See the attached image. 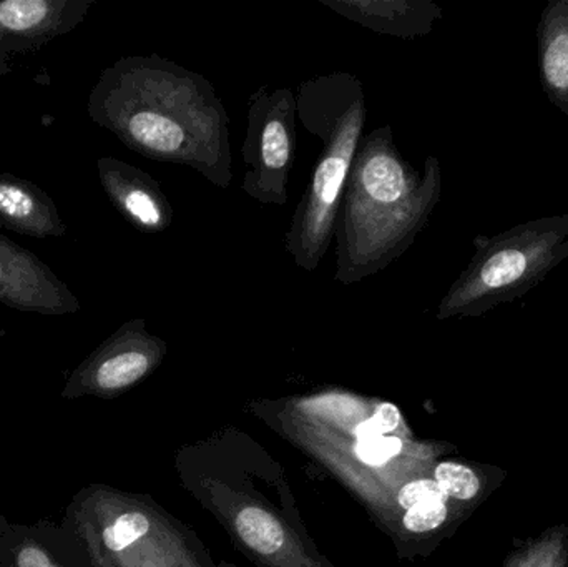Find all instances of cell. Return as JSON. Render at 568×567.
<instances>
[{
    "label": "cell",
    "instance_id": "8",
    "mask_svg": "<svg viewBox=\"0 0 568 567\" xmlns=\"http://www.w3.org/2000/svg\"><path fill=\"white\" fill-rule=\"evenodd\" d=\"M95 0H0V77L10 59L37 52L57 37L75 30Z\"/></svg>",
    "mask_w": 568,
    "mask_h": 567
},
{
    "label": "cell",
    "instance_id": "10",
    "mask_svg": "<svg viewBox=\"0 0 568 567\" xmlns=\"http://www.w3.org/2000/svg\"><path fill=\"white\" fill-rule=\"evenodd\" d=\"M97 170L110 203L136 232L156 235L172 226V203L152 175L113 156L99 159Z\"/></svg>",
    "mask_w": 568,
    "mask_h": 567
},
{
    "label": "cell",
    "instance_id": "11",
    "mask_svg": "<svg viewBox=\"0 0 568 567\" xmlns=\"http://www.w3.org/2000/svg\"><path fill=\"white\" fill-rule=\"evenodd\" d=\"M0 567H93L62 523L10 522L0 515Z\"/></svg>",
    "mask_w": 568,
    "mask_h": 567
},
{
    "label": "cell",
    "instance_id": "5",
    "mask_svg": "<svg viewBox=\"0 0 568 567\" xmlns=\"http://www.w3.org/2000/svg\"><path fill=\"white\" fill-rule=\"evenodd\" d=\"M63 528L93 567H156L160 522L145 502L105 485L80 489L63 512Z\"/></svg>",
    "mask_w": 568,
    "mask_h": 567
},
{
    "label": "cell",
    "instance_id": "21",
    "mask_svg": "<svg viewBox=\"0 0 568 567\" xmlns=\"http://www.w3.org/2000/svg\"><path fill=\"white\" fill-rule=\"evenodd\" d=\"M222 567H236L235 565H226V563H222Z\"/></svg>",
    "mask_w": 568,
    "mask_h": 567
},
{
    "label": "cell",
    "instance_id": "3",
    "mask_svg": "<svg viewBox=\"0 0 568 567\" xmlns=\"http://www.w3.org/2000/svg\"><path fill=\"white\" fill-rule=\"evenodd\" d=\"M294 95L297 120L321 140L323 149L283 245L297 269L314 272L336 233L341 200L364 136L366 93L354 73L336 72L303 80Z\"/></svg>",
    "mask_w": 568,
    "mask_h": 567
},
{
    "label": "cell",
    "instance_id": "19",
    "mask_svg": "<svg viewBox=\"0 0 568 567\" xmlns=\"http://www.w3.org/2000/svg\"><path fill=\"white\" fill-rule=\"evenodd\" d=\"M399 409H397L396 406L390 405V403H381V405L377 406L376 412H374V415L357 426L354 435L357 436V442L377 438V436H384L386 433L394 432V429L397 428V425H399Z\"/></svg>",
    "mask_w": 568,
    "mask_h": 567
},
{
    "label": "cell",
    "instance_id": "6",
    "mask_svg": "<svg viewBox=\"0 0 568 567\" xmlns=\"http://www.w3.org/2000/svg\"><path fill=\"white\" fill-rule=\"evenodd\" d=\"M296 95L291 89L262 85L250 95L242 146L246 165L242 190L263 205H286L297 149Z\"/></svg>",
    "mask_w": 568,
    "mask_h": 567
},
{
    "label": "cell",
    "instance_id": "18",
    "mask_svg": "<svg viewBox=\"0 0 568 567\" xmlns=\"http://www.w3.org/2000/svg\"><path fill=\"white\" fill-rule=\"evenodd\" d=\"M447 503L430 502L407 509L403 518L404 528L410 533H429L439 528L447 519Z\"/></svg>",
    "mask_w": 568,
    "mask_h": 567
},
{
    "label": "cell",
    "instance_id": "13",
    "mask_svg": "<svg viewBox=\"0 0 568 567\" xmlns=\"http://www.w3.org/2000/svg\"><path fill=\"white\" fill-rule=\"evenodd\" d=\"M0 226L32 239H62L65 223L52 196L39 185L0 172Z\"/></svg>",
    "mask_w": 568,
    "mask_h": 567
},
{
    "label": "cell",
    "instance_id": "16",
    "mask_svg": "<svg viewBox=\"0 0 568 567\" xmlns=\"http://www.w3.org/2000/svg\"><path fill=\"white\" fill-rule=\"evenodd\" d=\"M567 558L566 536L556 531L516 556L509 567H566Z\"/></svg>",
    "mask_w": 568,
    "mask_h": 567
},
{
    "label": "cell",
    "instance_id": "7",
    "mask_svg": "<svg viewBox=\"0 0 568 567\" xmlns=\"http://www.w3.org/2000/svg\"><path fill=\"white\" fill-rule=\"evenodd\" d=\"M166 350V343L149 332L145 320H129L70 373L62 398L122 395L163 362Z\"/></svg>",
    "mask_w": 568,
    "mask_h": 567
},
{
    "label": "cell",
    "instance_id": "17",
    "mask_svg": "<svg viewBox=\"0 0 568 567\" xmlns=\"http://www.w3.org/2000/svg\"><path fill=\"white\" fill-rule=\"evenodd\" d=\"M403 442L396 436H377V438L356 442L354 455L364 465L381 466L386 465L389 459L396 458L403 452Z\"/></svg>",
    "mask_w": 568,
    "mask_h": 567
},
{
    "label": "cell",
    "instance_id": "9",
    "mask_svg": "<svg viewBox=\"0 0 568 567\" xmlns=\"http://www.w3.org/2000/svg\"><path fill=\"white\" fill-rule=\"evenodd\" d=\"M0 303L22 313L47 316L80 312V302L63 280L29 250L0 233Z\"/></svg>",
    "mask_w": 568,
    "mask_h": 567
},
{
    "label": "cell",
    "instance_id": "15",
    "mask_svg": "<svg viewBox=\"0 0 568 567\" xmlns=\"http://www.w3.org/2000/svg\"><path fill=\"white\" fill-rule=\"evenodd\" d=\"M434 482L444 495L457 502H470L480 492V479L473 469L460 463L444 462L434 472Z\"/></svg>",
    "mask_w": 568,
    "mask_h": 567
},
{
    "label": "cell",
    "instance_id": "2",
    "mask_svg": "<svg viewBox=\"0 0 568 567\" xmlns=\"http://www.w3.org/2000/svg\"><path fill=\"white\" fill-rule=\"evenodd\" d=\"M440 195L437 156H427L417 172L394 143L393 126L364 135L337 213L334 280L354 285L400 259L426 229Z\"/></svg>",
    "mask_w": 568,
    "mask_h": 567
},
{
    "label": "cell",
    "instance_id": "14",
    "mask_svg": "<svg viewBox=\"0 0 568 567\" xmlns=\"http://www.w3.org/2000/svg\"><path fill=\"white\" fill-rule=\"evenodd\" d=\"M540 83L568 119V0H549L537 23Z\"/></svg>",
    "mask_w": 568,
    "mask_h": 567
},
{
    "label": "cell",
    "instance_id": "12",
    "mask_svg": "<svg viewBox=\"0 0 568 567\" xmlns=\"http://www.w3.org/2000/svg\"><path fill=\"white\" fill-rule=\"evenodd\" d=\"M337 16L379 36L414 40L433 32L444 10L430 0H320Z\"/></svg>",
    "mask_w": 568,
    "mask_h": 567
},
{
    "label": "cell",
    "instance_id": "4",
    "mask_svg": "<svg viewBox=\"0 0 568 567\" xmlns=\"http://www.w3.org/2000/svg\"><path fill=\"white\" fill-rule=\"evenodd\" d=\"M473 259L437 306V320L476 318L523 298L568 259V213L474 240Z\"/></svg>",
    "mask_w": 568,
    "mask_h": 567
},
{
    "label": "cell",
    "instance_id": "20",
    "mask_svg": "<svg viewBox=\"0 0 568 567\" xmlns=\"http://www.w3.org/2000/svg\"><path fill=\"white\" fill-rule=\"evenodd\" d=\"M447 496L444 495L443 489L439 488L434 479H416V482L407 483L399 489L397 495V503L404 509L414 508V506L423 505V503L430 502H446Z\"/></svg>",
    "mask_w": 568,
    "mask_h": 567
},
{
    "label": "cell",
    "instance_id": "1",
    "mask_svg": "<svg viewBox=\"0 0 568 567\" xmlns=\"http://www.w3.org/2000/svg\"><path fill=\"white\" fill-rule=\"evenodd\" d=\"M87 112L132 152L232 185L229 112L202 73L159 53L120 57L100 73Z\"/></svg>",
    "mask_w": 568,
    "mask_h": 567
}]
</instances>
